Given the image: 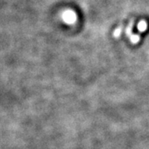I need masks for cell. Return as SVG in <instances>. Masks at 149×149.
Here are the masks:
<instances>
[{
	"mask_svg": "<svg viewBox=\"0 0 149 149\" xmlns=\"http://www.w3.org/2000/svg\"><path fill=\"white\" fill-rule=\"evenodd\" d=\"M63 19L68 23H73L76 20V15L72 11H66L63 13Z\"/></svg>",
	"mask_w": 149,
	"mask_h": 149,
	"instance_id": "obj_1",
	"label": "cell"
},
{
	"mask_svg": "<svg viewBox=\"0 0 149 149\" xmlns=\"http://www.w3.org/2000/svg\"><path fill=\"white\" fill-rule=\"evenodd\" d=\"M138 27H139L138 28H139V30L140 32H143V31H145L147 29V24H146V22L144 21H142L139 22Z\"/></svg>",
	"mask_w": 149,
	"mask_h": 149,
	"instance_id": "obj_2",
	"label": "cell"
}]
</instances>
